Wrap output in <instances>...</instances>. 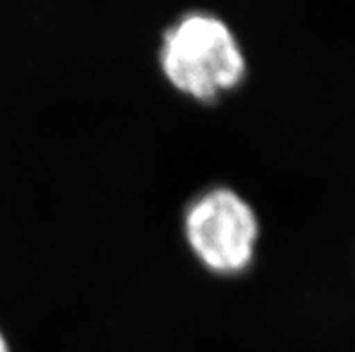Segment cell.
<instances>
[{
	"instance_id": "obj_1",
	"label": "cell",
	"mask_w": 355,
	"mask_h": 352,
	"mask_svg": "<svg viewBox=\"0 0 355 352\" xmlns=\"http://www.w3.org/2000/svg\"><path fill=\"white\" fill-rule=\"evenodd\" d=\"M159 68L168 85L200 104L243 85L248 56L233 27L207 9H189L162 31Z\"/></svg>"
},
{
	"instance_id": "obj_2",
	"label": "cell",
	"mask_w": 355,
	"mask_h": 352,
	"mask_svg": "<svg viewBox=\"0 0 355 352\" xmlns=\"http://www.w3.org/2000/svg\"><path fill=\"white\" fill-rule=\"evenodd\" d=\"M182 234L198 264L218 277L245 273L257 259L260 219L239 191L213 185L188 201Z\"/></svg>"
},
{
	"instance_id": "obj_3",
	"label": "cell",
	"mask_w": 355,
	"mask_h": 352,
	"mask_svg": "<svg viewBox=\"0 0 355 352\" xmlns=\"http://www.w3.org/2000/svg\"><path fill=\"white\" fill-rule=\"evenodd\" d=\"M0 352H11V347H9V342L6 338V335L0 329Z\"/></svg>"
}]
</instances>
